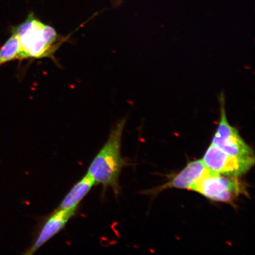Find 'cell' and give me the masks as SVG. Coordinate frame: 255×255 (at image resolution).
Segmentation results:
<instances>
[{
	"mask_svg": "<svg viewBox=\"0 0 255 255\" xmlns=\"http://www.w3.org/2000/svg\"><path fill=\"white\" fill-rule=\"evenodd\" d=\"M126 121V119L121 120L112 128L107 141L92 159L87 171L95 184L101 185L104 191L111 189L116 196L120 193L121 171L127 165L121 150Z\"/></svg>",
	"mask_w": 255,
	"mask_h": 255,
	"instance_id": "cell-1",
	"label": "cell"
},
{
	"mask_svg": "<svg viewBox=\"0 0 255 255\" xmlns=\"http://www.w3.org/2000/svg\"><path fill=\"white\" fill-rule=\"evenodd\" d=\"M11 33L17 35L20 40L23 60L52 57L66 40L33 13L28 14L23 23L12 27Z\"/></svg>",
	"mask_w": 255,
	"mask_h": 255,
	"instance_id": "cell-2",
	"label": "cell"
},
{
	"mask_svg": "<svg viewBox=\"0 0 255 255\" xmlns=\"http://www.w3.org/2000/svg\"><path fill=\"white\" fill-rule=\"evenodd\" d=\"M191 191L207 199L226 203H234L239 196L248 195L246 186L238 177L228 176L208 170L191 187Z\"/></svg>",
	"mask_w": 255,
	"mask_h": 255,
	"instance_id": "cell-3",
	"label": "cell"
},
{
	"mask_svg": "<svg viewBox=\"0 0 255 255\" xmlns=\"http://www.w3.org/2000/svg\"><path fill=\"white\" fill-rule=\"evenodd\" d=\"M220 117L218 127L211 144L227 154L242 158H253L254 152L245 142L238 130L233 127L228 119L224 94L219 97Z\"/></svg>",
	"mask_w": 255,
	"mask_h": 255,
	"instance_id": "cell-4",
	"label": "cell"
},
{
	"mask_svg": "<svg viewBox=\"0 0 255 255\" xmlns=\"http://www.w3.org/2000/svg\"><path fill=\"white\" fill-rule=\"evenodd\" d=\"M202 161L210 171L238 177L247 173L255 164V158L234 157L212 144L204 154Z\"/></svg>",
	"mask_w": 255,
	"mask_h": 255,
	"instance_id": "cell-5",
	"label": "cell"
},
{
	"mask_svg": "<svg viewBox=\"0 0 255 255\" xmlns=\"http://www.w3.org/2000/svg\"><path fill=\"white\" fill-rule=\"evenodd\" d=\"M78 209L64 210L56 209L44 220L30 247L25 255H33L54 237L61 232L67 223L74 217Z\"/></svg>",
	"mask_w": 255,
	"mask_h": 255,
	"instance_id": "cell-6",
	"label": "cell"
},
{
	"mask_svg": "<svg viewBox=\"0 0 255 255\" xmlns=\"http://www.w3.org/2000/svg\"><path fill=\"white\" fill-rule=\"evenodd\" d=\"M208 169L202 160L193 161L189 162L180 173L174 175L166 183L146 191L147 194H156L169 189L191 190L194 184L198 181Z\"/></svg>",
	"mask_w": 255,
	"mask_h": 255,
	"instance_id": "cell-7",
	"label": "cell"
},
{
	"mask_svg": "<svg viewBox=\"0 0 255 255\" xmlns=\"http://www.w3.org/2000/svg\"><path fill=\"white\" fill-rule=\"evenodd\" d=\"M95 181L87 173L76 183L60 202L57 208L64 210L78 209V206L95 186Z\"/></svg>",
	"mask_w": 255,
	"mask_h": 255,
	"instance_id": "cell-8",
	"label": "cell"
},
{
	"mask_svg": "<svg viewBox=\"0 0 255 255\" xmlns=\"http://www.w3.org/2000/svg\"><path fill=\"white\" fill-rule=\"evenodd\" d=\"M15 60H23V55L18 37L12 33L0 48V66Z\"/></svg>",
	"mask_w": 255,
	"mask_h": 255,
	"instance_id": "cell-9",
	"label": "cell"
}]
</instances>
